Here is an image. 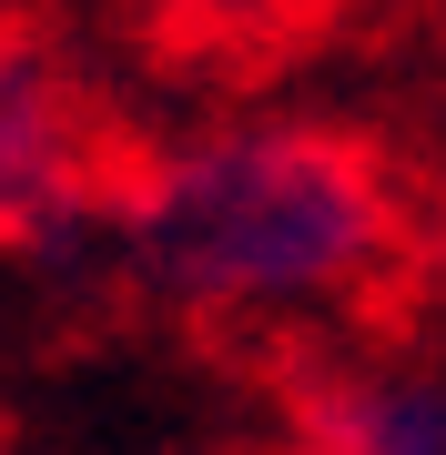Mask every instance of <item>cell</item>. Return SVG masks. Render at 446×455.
Listing matches in <instances>:
<instances>
[{"mask_svg": "<svg viewBox=\"0 0 446 455\" xmlns=\"http://www.w3.org/2000/svg\"><path fill=\"white\" fill-rule=\"evenodd\" d=\"M112 274L214 344H345L416 274V203L385 142L325 112H214L142 142Z\"/></svg>", "mask_w": 446, "mask_h": 455, "instance_id": "1", "label": "cell"}, {"mask_svg": "<svg viewBox=\"0 0 446 455\" xmlns=\"http://www.w3.org/2000/svg\"><path fill=\"white\" fill-rule=\"evenodd\" d=\"M142 142L122 132L92 51L51 11H0V253L112 263V212Z\"/></svg>", "mask_w": 446, "mask_h": 455, "instance_id": "2", "label": "cell"}, {"mask_svg": "<svg viewBox=\"0 0 446 455\" xmlns=\"http://www.w3.org/2000/svg\"><path fill=\"white\" fill-rule=\"evenodd\" d=\"M284 455H446V344L345 334L284 385Z\"/></svg>", "mask_w": 446, "mask_h": 455, "instance_id": "3", "label": "cell"}, {"mask_svg": "<svg viewBox=\"0 0 446 455\" xmlns=\"http://www.w3.org/2000/svg\"><path fill=\"white\" fill-rule=\"evenodd\" d=\"M152 31H182V41H233V31H264L284 0H133Z\"/></svg>", "mask_w": 446, "mask_h": 455, "instance_id": "4", "label": "cell"}, {"mask_svg": "<svg viewBox=\"0 0 446 455\" xmlns=\"http://www.w3.org/2000/svg\"><path fill=\"white\" fill-rule=\"evenodd\" d=\"M416 283H426V314L446 324V193L416 212Z\"/></svg>", "mask_w": 446, "mask_h": 455, "instance_id": "5", "label": "cell"}]
</instances>
